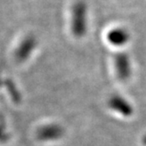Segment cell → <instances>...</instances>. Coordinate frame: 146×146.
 Instances as JSON below:
<instances>
[{
  "mask_svg": "<svg viewBox=\"0 0 146 146\" xmlns=\"http://www.w3.org/2000/svg\"><path fill=\"white\" fill-rule=\"evenodd\" d=\"M117 74L121 79H126L130 74V64L127 56L119 55L115 58Z\"/></svg>",
  "mask_w": 146,
  "mask_h": 146,
  "instance_id": "3",
  "label": "cell"
},
{
  "mask_svg": "<svg viewBox=\"0 0 146 146\" xmlns=\"http://www.w3.org/2000/svg\"><path fill=\"white\" fill-rule=\"evenodd\" d=\"M72 31L77 36H82L86 29V6L81 1L76 2L71 11Z\"/></svg>",
  "mask_w": 146,
  "mask_h": 146,
  "instance_id": "1",
  "label": "cell"
},
{
  "mask_svg": "<svg viewBox=\"0 0 146 146\" xmlns=\"http://www.w3.org/2000/svg\"><path fill=\"white\" fill-rule=\"evenodd\" d=\"M34 47H35L34 40L32 38H27L20 44V47L18 50V57L20 59L26 58L29 55V52L33 50Z\"/></svg>",
  "mask_w": 146,
  "mask_h": 146,
  "instance_id": "4",
  "label": "cell"
},
{
  "mask_svg": "<svg viewBox=\"0 0 146 146\" xmlns=\"http://www.w3.org/2000/svg\"><path fill=\"white\" fill-rule=\"evenodd\" d=\"M143 142H144V143L146 144V135H145V137H144V139H143Z\"/></svg>",
  "mask_w": 146,
  "mask_h": 146,
  "instance_id": "5",
  "label": "cell"
},
{
  "mask_svg": "<svg viewBox=\"0 0 146 146\" xmlns=\"http://www.w3.org/2000/svg\"><path fill=\"white\" fill-rule=\"evenodd\" d=\"M129 40V34L127 30L121 27H116L110 30L108 34V40L116 47H121L126 44Z\"/></svg>",
  "mask_w": 146,
  "mask_h": 146,
  "instance_id": "2",
  "label": "cell"
}]
</instances>
